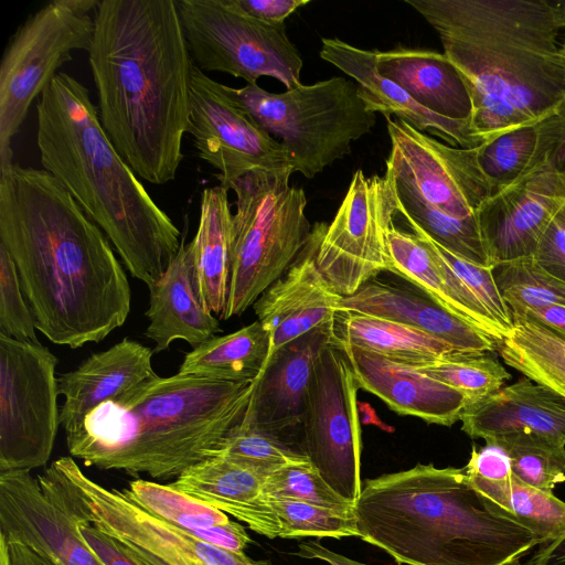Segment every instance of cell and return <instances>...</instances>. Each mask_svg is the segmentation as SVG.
Here are the masks:
<instances>
[{"instance_id": "obj_35", "label": "cell", "mask_w": 565, "mask_h": 565, "mask_svg": "<svg viewBox=\"0 0 565 565\" xmlns=\"http://www.w3.org/2000/svg\"><path fill=\"white\" fill-rule=\"evenodd\" d=\"M498 351L508 366L565 397L564 335L534 321H520Z\"/></svg>"}, {"instance_id": "obj_13", "label": "cell", "mask_w": 565, "mask_h": 565, "mask_svg": "<svg viewBox=\"0 0 565 565\" xmlns=\"http://www.w3.org/2000/svg\"><path fill=\"white\" fill-rule=\"evenodd\" d=\"M358 388L348 359L332 338L316 358L298 440L322 479L353 504L362 489Z\"/></svg>"}, {"instance_id": "obj_6", "label": "cell", "mask_w": 565, "mask_h": 565, "mask_svg": "<svg viewBox=\"0 0 565 565\" xmlns=\"http://www.w3.org/2000/svg\"><path fill=\"white\" fill-rule=\"evenodd\" d=\"M358 536L408 565H519L541 539L497 514L465 468L417 463L364 481Z\"/></svg>"}, {"instance_id": "obj_48", "label": "cell", "mask_w": 565, "mask_h": 565, "mask_svg": "<svg viewBox=\"0 0 565 565\" xmlns=\"http://www.w3.org/2000/svg\"><path fill=\"white\" fill-rule=\"evenodd\" d=\"M465 470L468 475L490 481L504 480L512 475L511 459L508 452L491 440L486 441V446L480 450L472 447Z\"/></svg>"}, {"instance_id": "obj_37", "label": "cell", "mask_w": 565, "mask_h": 565, "mask_svg": "<svg viewBox=\"0 0 565 565\" xmlns=\"http://www.w3.org/2000/svg\"><path fill=\"white\" fill-rule=\"evenodd\" d=\"M395 194L397 213L403 215L408 226L419 228L440 246L468 262L492 267L478 214L468 218H455L427 207L396 188Z\"/></svg>"}, {"instance_id": "obj_41", "label": "cell", "mask_w": 565, "mask_h": 565, "mask_svg": "<svg viewBox=\"0 0 565 565\" xmlns=\"http://www.w3.org/2000/svg\"><path fill=\"white\" fill-rule=\"evenodd\" d=\"M414 369L460 392L468 404L495 393L511 379L487 353H457Z\"/></svg>"}, {"instance_id": "obj_44", "label": "cell", "mask_w": 565, "mask_h": 565, "mask_svg": "<svg viewBox=\"0 0 565 565\" xmlns=\"http://www.w3.org/2000/svg\"><path fill=\"white\" fill-rule=\"evenodd\" d=\"M263 491L269 501L297 500L339 511H354V504L331 489L308 459L285 465L266 476Z\"/></svg>"}, {"instance_id": "obj_45", "label": "cell", "mask_w": 565, "mask_h": 565, "mask_svg": "<svg viewBox=\"0 0 565 565\" xmlns=\"http://www.w3.org/2000/svg\"><path fill=\"white\" fill-rule=\"evenodd\" d=\"M36 330L15 264L0 244V334L23 342L40 343Z\"/></svg>"}, {"instance_id": "obj_49", "label": "cell", "mask_w": 565, "mask_h": 565, "mask_svg": "<svg viewBox=\"0 0 565 565\" xmlns=\"http://www.w3.org/2000/svg\"><path fill=\"white\" fill-rule=\"evenodd\" d=\"M238 6L254 18L268 23L285 20L310 0H236Z\"/></svg>"}, {"instance_id": "obj_19", "label": "cell", "mask_w": 565, "mask_h": 565, "mask_svg": "<svg viewBox=\"0 0 565 565\" xmlns=\"http://www.w3.org/2000/svg\"><path fill=\"white\" fill-rule=\"evenodd\" d=\"M326 225L315 224L298 258L253 305L269 335L267 360L289 342L332 322L340 309L342 296L330 286L316 260Z\"/></svg>"}, {"instance_id": "obj_53", "label": "cell", "mask_w": 565, "mask_h": 565, "mask_svg": "<svg viewBox=\"0 0 565 565\" xmlns=\"http://www.w3.org/2000/svg\"><path fill=\"white\" fill-rule=\"evenodd\" d=\"M519 565H565V533L546 542L529 559Z\"/></svg>"}, {"instance_id": "obj_25", "label": "cell", "mask_w": 565, "mask_h": 565, "mask_svg": "<svg viewBox=\"0 0 565 565\" xmlns=\"http://www.w3.org/2000/svg\"><path fill=\"white\" fill-rule=\"evenodd\" d=\"M461 429L484 440L518 433H533L565 443V397L523 376L495 393L468 404Z\"/></svg>"}, {"instance_id": "obj_24", "label": "cell", "mask_w": 565, "mask_h": 565, "mask_svg": "<svg viewBox=\"0 0 565 565\" xmlns=\"http://www.w3.org/2000/svg\"><path fill=\"white\" fill-rule=\"evenodd\" d=\"M153 350L124 338L105 351L93 353L75 370L57 376L64 396L60 424L65 434L77 430L100 404L114 399L156 376Z\"/></svg>"}, {"instance_id": "obj_38", "label": "cell", "mask_w": 565, "mask_h": 565, "mask_svg": "<svg viewBox=\"0 0 565 565\" xmlns=\"http://www.w3.org/2000/svg\"><path fill=\"white\" fill-rule=\"evenodd\" d=\"M501 446L511 459L512 473L521 481L552 492L565 481V443L533 433L487 439Z\"/></svg>"}, {"instance_id": "obj_22", "label": "cell", "mask_w": 565, "mask_h": 565, "mask_svg": "<svg viewBox=\"0 0 565 565\" xmlns=\"http://www.w3.org/2000/svg\"><path fill=\"white\" fill-rule=\"evenodd\" d=\"M334 341L345 354L359 388L377 396L395 413L441 426L460 420L468 405L460 392L412 366Z\"/></svg>"}, {"instance_id": "obj_31", "label": "cell", "mask_w": 565, "mask_h": 565, "mask_svg": "<svg viewBox=\"0 0 565 565\" xmlns=\"http://www.w3.org/2000/svg\"><path fill=\"white\" fill-rule=\"evenodd\" d=\"M333 337L412 367L459 353L447 343L408 326L348 310L335 313Z\"/></svg>"}, {"instance_id": "obj_36", "label": "cell", "mask_w": 565, "mask_h": 565, "mask_svg": "<svg viewBox=\"0 0 565 565\" xmlns=\"http://www.w3.org/2000/svg\"><path fill=\"white\" fill-rule=\"evenodd\" d=\"M386 239L391 273L427 294L451 313L482 329L455 295L439 263L414 233L401 231L393 223L387 230Z\"/></svg>"}, {"instance_id": "obj_10", "label": "cell", "mask_w": 565, "mask_h": 565, "mask_svg": "<svg viewBox=\"0 0 565 565\" xmlns=\"http://www.w3.org/2000/svg\"><path fill=\"white\" fill-rule=\"evenodd\" d=\"M47 469L71 512L119 541L142 565H271L203 542L152 516L122 490L107 489L86 476L72 456L60 457Z\"/></svg>"}, {"instance_id": "obj_17", "label": "cell", "mask_w": 565, "mask_h": 565, "mask_svg": "<svg viewBox=\"0 0 565 565\" xmlns=\"http://www.w3.org/2000/svg\"><path fill=\"white\" fill-rule=\"evenodd\" d=\"M565 204V148L500 185L478 212L492 267L532 256L547 225Z\"/></svg>"}, {"instance_id": "obj_21", "label": "cell", "mask_w": 565, "mask_h": 565, "mask_svg": "<svg viewBox=\"0 0 565 565\" xmlns=\"http://www.w3.org/2000/svg\"><path fill=\"white\" fill-rule=\"evenodd\" d=\"M339 310L395 321L450 345L459 353H488L501 340L451 313L417 287L372 278L353 295L342 297Z\"/></svg>"}, {"instance_id": "obj_8", "label": "cell", "mask_w": 565, "mask_h": 565, "mask_svg": "<svg viewBox=\"0 0 565 565\" xmlns=\"http://www.w3.org/2000/svg\"><path fill=\"white\" fill-rule=\"evenodd\" d=\"M231 92L249 116L287 151L294 172L315 178L351 152L371 132L376 114L361 99L354 81L333 76L282 93L257 84Z\"/></svg>"}, {"instance_id": "obj_39", "label": "cell", "mask_w": 565, "mask_h": 565, "mask_svg": "<svg viewBox=\"0 0 565 565\" xmlns=\"http://www.w3.org/2000/svg\"><path fill=\"white\" fill-rule=\"evenodd\" d=\"M456 275L473 307L487 319L495 335L503 340L514 328L513 317L494 280L492 267L468 262L433 241L415 226H409Z\"/></svg>"}, {"instance_id": "obj_2", "label": "cell", "mask_w": 565, "mask_h": 565, "mask_svg": "<svg viewBox=\"0 0 565 565\" xmlns=\"http://www.w3.org/2000/svg\"><path fill=\"white\" fill-rule=\"evenodd\" d=\"M88 62L98 117L142 180L173 181L190 122L192 57L175 0H100Z\"/></svg>"}, {"instance_id": "obj_4", "label": "cell", "mask_w": 565, "mask_h": 565, "mask_svg": "<svg viewBox=\"0 0 565 565\" xmlns=\"http://www.w3.org/2000/svg\"><path fill=\"white\" fill-rule=\"evenodd\" d=\"M36 122L43 169L104 232L128 271L152 286L182 235L111 143L88 89L58 72L40 95Z\"/></svg>"}, {"instance_id": "obj_7", "label": "cell", "mask_w": 565, "mask_h": 565, "mask_svg": "<svg viewBox=\"0 0 565 565\" xmlns=\"http://www.w3.org/2000/svg\"><path fill=\"white\" fill-rule=\"evenodd\" d=\"M291 171L250 172L235 181L228 297L221 320L243 315L278 280L311 235L303 189L289 184Z\"/></svg>"}, {"instance_id": "obj_50", "label": "cell", "mask_w": 565, "mask_h": 565, "mask_svg": "<svg viewBox=\"0 0 565 565\" xmlns=\"http://www.w3.org/2000/svg\"><path fill=\"white\" fill-rule=\"evenodd\" d=\"M0 565H61L55 558L25 543L0 534Z\"/></svg>"}, {"instance_id": "obj_5", "label": "cell", "mask_w": 565, "mask_h": 565, "mask_svg": "<svg viewBox=\"0 0 565 565\" xmlns=\"http://www.w3.org/2000/svg\"><path fill=\"white\" fill-rule=\"evenodd\" d=\"M253 383L156 375L92 411L65 434L67 450L102 470L177 479L212 457L243 420Z\"/></svg>"}, {"instance_id": "obj_3", "label": "cell", "mask_w": 565, "mask_h": 565, "mask_svg": "<svg viewBox=\"0 0 565 565\" xmlns=\"http://www.w3.org/2000/svg\"><path fill=\"white\" fill-rule=\"evenodd\" d=\"M436 31L478 146L565 111V0H404Z\"/></svg>"}, {"instance_id": "obj_34", "label": "cell", "mask_w": 565, "mask_h": 565, "mask_svg": "<svg viewBox=\"0 0 565 565\" xmlns=\"http://www.w3.org/2000/svg\"><path fill=\"white\" fill-rule=\"evenodd\" d=\"M565 148V111L535 126L503 135L479 146L483 170L500 185L532 169L548 154Z\"/></svg>"}, {"instance_id": "obj_23", "label": "cell", "mask_w": 565, "mask_h": 565, "mask_svg": "<svg viewBox=\"0 0 565 565\" xmlns=\"http://www.w3.org/2000/svg\"><path fill=\"white\" fill-rule=\"evenodd\" d=\"M319 55L355 82L359 95L370 111L381 113L385 118L393 115L454 147H479L471 136L468 119H452L431 113L399 85L381 76L375 50H363L338 38H323Z\"/></svg>"}, {"instance_id": "obj_11", "label": "cell", "mask_w": 565, "mask_h": 565, "mask_svg": "<svg viewBox=\"0 0 565 565\" xmlns=\"http://www.w3.org/2000/svg\"><path fill=\"white\" fill-rule=\"evenodd\" d=\"M193 64L257 84L260 76L288 89L299 86L302 58L285 23H268L245 12L236 0H177Z\"/></svg>"}, {"instance_id": "obj_12", "label": "cell", "mask_w": 565, "mask_h": 565, "mask_svg": "<svg viewBox=\"0 0 565 565\" xmlns=\"http://www.w3.org/2000/svg\"><path fill=\"white\" fill-rule=\"evenodd\" d=\"M57 363L41 343L0 334V472L49 461L61 425Z\"/></svg>"}, {"instance_id": "obj_29", "label": "cell", "mask_w": 565, "mask_h": 565, "mask_svg": "<svg viewBox=\"0 0 565 565\" xmlns=\"http://www.w3.org/2000/svg\"><path fill=\"white\" fill-rule=\"evenodd\" d=\"M232 218L228 190L222 185L205 188L201 194L198 230L186 244L199 300L220 319L228 297Z\"/></svg>"}, {"instance_id": "obj_43", "label": "cell", "mask_w": 565, "mask_h": 565, "mask_svg": "<svg viewBox=\"0 0 565 565\" xmlns=\"http://www.w3.org/2000/svg\"><path fill=\"white\" fill-rule=\"evenodd\" d=\"M270 502L280 522V539L358 536L354 511H339L297 500Z\"/></svg>"}, {"instance_id": "obj_14", "label": "cell", "mask_w": 565, "mask_h": 565, "mask_svg": "<svg viewBox=\"0 0 565 565\" xmlns=\"http://www.w3.org/2000/svg\"><path fill=\"white\" fill-rule=\"evenodd\" d=\"M391 151L386 173L395 188L455 218L476 216L497 191L487 174L479 147L460 148L434 139L401 119L386 118Z\"/></svg>"}, {"instance_id": "obj_47", "label": "cell", "mask_w": 565, "mask_h": 565, "mask_svg": "<svg viewBox=\"0 0 565 565\" xmlns=\"http://www.w3.org/2000/svg\"><path fill=\"white\" fill-rule=\"evenodd\" d=\"M71 514L75 519L81 540L89 547L103 565H142L119 541L102 531L90 521L77 516L72 512Z\"/></svg>"}, {"instance_id": "obj_51", "label": "cell", "mask_w": 565, "mask_h": 565, "mask_svg": "<svg viewBox=\"0 0 565 565\" xmlns=\"http://www.w3.org/2000/svg\"><path fill=\"white\" fill-rule=\"evenodd\" d=\"M534 321L565 337V307L545 306L527 308L521 315L513 317V322Z\"/></svg>"}, {"instance_id": "obj_42", "label": "cell", "mask_w": 565, "mask_h": 565, "mask_svg": "<svg viewBox=\"0 0 565 565\" xmlns=\"http://www.w3.org/2000/svg\"><path fill=\"white\" fill-rule=\"evenodd\" d=\"M213 456L225 457L263 477L285 465L308 459L287 439L242 422L226 435Z\"/></svg>"}, {"instance_id": "obj_26", "label": "cell", "mask_w": 565, "mask_h": 565, "mask_svg": "<svg viewBox=\"0 0 565 565\" xmlns=\"http://www.w3.org/2000/svg\"><path fill=\"white\" fill-rule=\"evenodd\" d=\"M264 479L253 469L213 456L191 466L169 484L234 516L252 531L276 539L280 522L264 494Z\"/></svg>"}, {"instance_id": "obj_15", "label": "cell", "mask_w": 565, "mask_h": 565, "mask_svg": "<svg viewBox=\"0 0 565 565\" xmlns=\"http://www.w3.org/2000/svg\"><path fill=\"white\" fill-rule=\"evenodd\" d=\"M396 213L392 177H366L356 170L316 256L319 270L340 296H351L377 274L390 271L386 234Z\"/></svg>"}, {"instance_id": "obj_33", "label": "cell", "mask_w": 565, "mask_h": 565, "mask_svg": "<svg viewBox=\"0 0 565 565\" xmlns=\"http://www.w3.org/2000/svg\"><path fill=\"white\" fill-rule=\"evenodd\" d=\"M467 476L497 514L529 529L542 543L565 533V502L552 492L532 487L513 473L498 481Z\"/></svg>"}, {"instance_id": "obj_9", "label": "cell", "mask_w": 565, "mask_h": 565, "mask_svg": "<svg viewBox=\"0 0 565 565\" xmlns=\"http://www.w3.org/2000/svg\"><path fill=\"white\" fill-rule=\"evenodd\" d=\"M98 0H53L31 14L11 36L0 64V169L13 163L12 138L32 102L72 52L88 51Z\"/></svg>"}, {"instance_id": "obj_46", "label": "cell", "mask_w": 565, "mask_h": 565, "mask_svg": "<svg viewBox=\"0 0 565 565\" xmlns=\"http://www.w3.org/2000/svg\"><path fill=\"white\" fill-rule=\"evenodd\" d=\"M532 257L545 271L565 281V204L547 225Z\"/></svg>"}, {"instance_id": "obj_40", "label": "cell", "mask_w": 565, "mask_h": 565, "mask_svg": "<svg viewBox=\"0 0 565 565\" xmlns=\"http://www.w3.org/2000/svg\"><path fill=\"white\" fill-rule=\"evenodd\" d=\"M492 273L512 317L527 308L565 307V281L545 271L532 256L497 264Z\"/></svg>"}, {"instance_id": "obj_27", "label": "cell", "mask_w": 565, "mask_h": 565, "mask_svg": "<svg viewBox=\"0 0 565 565\" xmlns=\"http://www.w3.org/2000/svg\"><path fill=\"white\" fill-rule=\"evenodd\" d=\"M145 316L149 320L145 335L154 342V353L168 350L175 340L194 349L222 331L220 319L202 306L196 295L184 235L171 264L149 287Z\"/></svg>"}, {"instance_id": "obj_20", "label": "cell", "mask_w": 565, "mask_h": 565, "mask_svg": "<svg viewBox=\"0 0 565 565\" xmlns=\"http://www.w3.org/2000/svg\"><path fill=\"white\" fill-rule=\"evenodd\" d=\"M333 338V321L289 342L264 364L253 383L242 420L295 445L291 435L302 423L316 358Z\"/></svg>"}, {"instance_id": "obj_30", "label": "cell", "mask_w": 565, "mask_h": 565, "mask_svg": "<svg viewBox=\"0 0 565 565\" xmlns=\"http://www.w3.org/2000/svg\"><path fill=\"white\" fill-rule=\"evenodd\" d=\"M124 493L152 516L217 547L243 554L252 542L245 527L213 505L170 484L136 479Z\"/></svg>"}, {"instance_id": "obj_32", "label": "cell", "mask_w": 565, "mask_h": 565, "mask_svg": "<svg viewBox=\"0 0 565 565\" xmlns=\"http://www.w3.org/2000/svg\"><path fill=\"white\" fill-rule=\"evenodd\" d=\"M268 353V332L256 320L232 333L215 335L188 352L178 373L222 382H254Z\"/></svg>"}, {"instance_id": "obj_18", "label": "cell", "mask_w": 565, "mask_h": 565, "mask_svg": "<svg viewBox=\"0 0 565 565\" xmlns=\"http://www.w3.org/2000/svg\"><path fill=\"white\" fill-rule=\"evenodd\" d=\"M0 534L21 541L61 565H103L81 540L64 497L44 470L0 472Z\"/></svg>"}, {"instance_id": "obj_52", "label": "cell", "mask_w": 565, "mask_h": 565, "mask_svg": "<svg viewBox=\"0 0 565 565\" xmlns=\"http://www.w3.org/2000/svg\"><path fill=\"white\" fill-rule=\"evenodd\" d=\"M297 556L306 559H318L329 565H367L338 554L317 541H306L298 545ZM399 565V564H398Z\"/></svg>"}, {"instance_id": "obj_1", "label": "cell", "mask_w": 565, "mask_h": 565, "mask_svg": "<svg viewBox=\"0 0 565 565\" xmlns=\"http://www.w3.org/2000/svg\"><path fill=\"white\" fill-rule=\"evenodd\" d=\"M0 244L49 341L78 349L126 322L131 289L109 239L43 168L0 169Z\"/></svg>"}, {"instance_id": "obj_16", "label": "cell", "mask_w": 565, "mask_h": 565, "mask_svg": "<svg viewBox=\"0 0 565 565\" xmlns=\"http://www.w3.org/2000/svg\"><path fill=\"white\" fill-rule=\"evenodd\" d=\"M188 134L200 159L218 171L220 185L227 190L250 172L294 173L284 146L249 116L231 87L211 78L194 64Z\"/></svg>"}, {"instance_id": "obj_28", "label": "cell", "mask_w": 565, "mask_h": 565, "mask_svg": "<svg viewBox=\"0 0 565 565\" xmlns=\"http://www.w3.org/2000/svg\"><path fill=\"white\" fill-rule=\"evenodd\" d=\"M381 76L404 88L425 109L452 119H468L471 102L458 72L444 53L398 46L375 50Z\"/></svg>"}]
</instances>
